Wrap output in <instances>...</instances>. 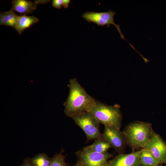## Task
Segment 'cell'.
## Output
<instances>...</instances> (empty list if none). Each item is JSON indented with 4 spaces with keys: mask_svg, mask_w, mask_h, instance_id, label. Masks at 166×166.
Wrapping results in <instances>:
<instances>
[{
    "mask_svg": "<svg viewBox=\"0 0 166 166\" xmlns=\"http://www.w3.org/2000/svg\"><path fill=\"white\" fill-rule=\"evenodd\" d=\"M69 93L64 102L65 114L71 118L75 115L88 112L96 100L89 94L75 78L69 79Z\"/></svg>",
    "mask_w": 166,
    "mask_h": 166,
    "instance_id": "obj_1",
    "label": "cell"
},
{
    "mask_svg": "<svg viewBox=\"0 0 166 166\" xmlns=\"http://www.w3.org/2000/svg\"><path fill=\"white\" fill-rule=\"evenodd\" d=\"M153 132L150 123L136 121L127 125L122 132L126 139L127 145L133 152H135L144 148Z\"/></svg>",
    "mask_w": 166,
    "mask_h": 166,
    "instance_id": "obj_2",
    "label": "cell"
},
{
    "mask_svg": "<svg viewBox=\"0 0 166 166\" xmlns=\"http://www.w3.org/2000/svg\"><path fill=\"white\" fill-rule=\"evenodd\" d=\"M120 109V106L118 104L108 105L96 100L88 112L105 126L120 129L122 119Z\"/></svg>",
    "mask_w": 166,
    "mask_h": 166,
    "instance_id": "obj_3",
    "label": "cell"
},
{
    "mask_svg": "<svg viewBox=\"0 0 166 166\" xmlns=\"http://www.w3.org/2000/svg\"><path fill=\"white\" fill-rule=\"evenodd\" d=\"M71 118L85 134L87 142L102 138L100 131V123L90 113L83 112L75 115Z\"/></svg>",
    "mask_w": 166,
    "mask_h": 166,
    "instance_id": "obj_4",
    "label": "cell"
},
{
    "mask_svg": "<svg viewBox=\"0 0 166 166\" xmlns=\"http://www.w3.org/2000/svg\"><path fill=\"white\" fill-rule=\"evenodd\" d=\"M77 162L83 166H101L108 163V160L113 154L109 153H100L87 148L85 147L75 153Z\"/></svg>",
    "mask_w": 166,
    "mask_h": 166,
    "instance_id": "obj_5",
    "label": "cell"
},
{
    "mask_svg": "<svg viewBox=\"0 0 166 166\" xmlns=\"http://www.w3.org/2000/svg\"><path fill=\"white\" fill-rule=\"evenodd\" d=\"M116 13L112 10H109L107 12H97L93 11H87L83 13L82 17L86 21L89 22H93L100 26L107 25L110 26V25L114 26L122 39L125 40L132 48L134 47L125 39L121 32L120 26L116 24L114 19V17Z\"/></svg>",
    "mask_w": 166,
    "mask_h": 166,
    "instance_id": "obj_6",
    "label": "cell"
},
{
    "mask_svg": "<svg viewBox=\"0 0 166 166\" xmlns=\"http://www.w3.org/2000/svg\"><path fill=\"white\" fill-rule=\"evenodd\" d=\"M103 139L108 142L119 154H124L127 145L126 139L122 132L115 128L105 126Z\"/></svg>",
    "mask_w": 166,
    "mask_h": 166,
    "instance_id": "obj_7",
    "label": "cell"
},
{
    "mask_svg": "<svg viewBox=\"0 0 166 166\" xmlns=\"http://www.w3.org/2000/svg\"><path fill=\"white\" fill-rule=\"evenodd\" d=\"M144 148L151 153L159 165L166 163V142L158 133L153 132Z\"/></svg>",
    "mask_w": 166,
    "mask_h": 166,
    "instance_id": "obj_8",
    "label": "cell"
},
{
    "mask_svg": "<svg viewBox=\"0 0 166 166\" xmlns=\"http://www.w3.org/2000/svg\"><path fill=\"white\" fill-rule=\"evenodd\" d=\"M141 150L127 154H119L108 161L109 166H140Z\"/></svg>",
    "mask_w": 166,
    "mask_h": 166,
    "instance_id": "obj_9",
    "label": "cell"
},
{
    "mask_svg": "<svg viewBox=\"0 0 166 166\" xmlns=\"http://www.w3.org/2000/svg\"><path fill=\"white\" fill-rule=\"evenodd\" d=\"M48 1L47 0H36L32 2L26 0H13L11 2L12 6L10 10H14L21 14H30L36 10L38 4H43L48 2Z\"/></svg>",
    "mask_w": 166,
    "mask_h": 166,
    "instance_id": "obj_10",
    "label": "cell"
},
{
    "mask_svg": "<svg viewBox=\"0 0 166 166\" xmlns=\"http://www.w3.org/2000/svg\"><path fill=\"white\" fill-rule=\"evenodd\" d=\"M39 21V19L34 16H29L26 14L18 16L15 29L21 34L25 30Z\"/></svg>",
    "mask_w": 166,
    "mask_h": 166,
    "instance_id": "obj_11",
    "label": "cell"
},
{
    "mask_svg": "<svg viewBox=\"0 0 166 166\" xmlns=\"http://www.w3.org/2000/svg\"><path fill=\"white\" fill-rule=\"evenodd\" d=\"M18 16L13 11L10 10L1 13L0 25L10 26L15 29Z\"/></svg>",
    "mask_w": 166,
    "mask_h": 166,
    "instance_id": "obj_12",
    "label": "cell"
},
{
    "mask_svg": "<svg viewBox=\"0 0 166 166\" xmlns=\"http://www.w3.org/2000/svg\"><path fill=\"white\" fill-rule=\"evenodd\" d=\"M92 151L100 153H105L112 148L111 145L103 138L95 140L94 142L91 145L85 147Z\"/></svg>",
    "mask_w": 166,
    "mask_h": 166,
    "instance_id": "obj_13",
    "label": "cell"
},
{
    "mask_svg": "<svg viewBox=\"0 0 166 166\" xmlns=\"http://www.w3.org/2000/svg\"><path fill=\"white\" fill-rule=\"evenodd\" d=\"M140 160V165L157 166L159 165L151 153L144 148L141 150Z\"/></svg>",
    "mask_w": 166,
    "mask_h": 166,
    "instance_id": "obj_14",
    "label": "cell"
},
{
    "mask_svg": "<svg viewBox=\"0 0 166 166\" xmlns=\"http://www.w3.org/2000/svg\"><path fill=\"white\" fill-rule=\"evenodd\" d=\"M29 159L34 166H49L51 160L45 153L39 154Z\"/></svg>",
    "mask_w": 166,
    "mask_h": 166,
    "instance_id": "obj_15",
    "label": "cell"
},
{
    "mask_svg": "<svg viewBox=\"0 0 166 166\" xmlns=\"http://www.w3.org/2000/svg\"><path fill=\"white\" fill-rule=\"evenodd\" d=\"M65 156L62 154V152L53 156L51 158L49 166H68V164L66 163Z\"/></svg>",
    "mask_w": 166,
    "mask_h": 166,
    "instance_id": "obj_16",
    "label": "cell"
},
{
    "mask_svg": "<svg viewBox=\"0 0 166 166\" xmlns=\"http://www.w3.org/2000/svg\"><path fill=\"white\" fill-rule=\"evenodd\" d=\"M52 6L55 8L60 9L63 6V0H53L52 1Z\"/></svg>",
    "mask_w": 166,
    "mask_h": 166,
    "instance_id": "obj_17",
    "label": "cell"
},
{
    "mask_svg": "<svg viewBox=\"0 0 166 166\" xmlns=\"http://www.w3.org/2000/svg\"><path fill=\"white\" fill-rule=\"evenodd\" d=\"M20 166H34L29 160V158L24 160Z\"/></svg>",
    "mask_w": 166,
    "mask_h": 166,
    "instance_id": "obj_18",
    "label": "cell"
},
{
    "mask_svg": "<svg viewBox=\"0 0 166 166\" xmlns=\"http://www.w3.org/2000/svg\"><path fill=\"white\" fill-rule=\"evenodd\" d=\"M70 2V1L69 0H63V6L65 8H68L69 6Z\"/></svg>",
    "mask_w": 166,
    "mask_h": 166,
    "instance_id": "obj_19",
    "label": "cell"
},
{
    "mask_svg": "<svg viewBox=\"0 0 166 166\" xmlns=\"http://www.w3.org/2000/svg\"><path fill=\"white\" fill-rule=\"evenodd\" d=\"M73 166H83L80 163H79L77 162V163Z\"/></svg>",
    "mask_w": 166,
    "mask_h": 166,
    "instance_id": "obj_20",
    "label": "cell"
},
{
    "mask_svg": "<svg viewBox=\"0 0 166 166\" xmlns=\"http://www.w3.org/2000/svg\"><path fill=\"white\" fill-rule=\"evenodd\" d=\"M101 166H109L108 163L107 164L102 165Z\"/></svg>",
    "mask_w": 166,
    "mask_h": 166,
    "instance_id": "obj_21",
    "label": "cell"
},
{
    "mask_svg": "<svg viewBox=\"0 0 166 166\" xmlns=\"http://www.w3.org/2000/svg\"><path fill=\"white\" fill-rule=\"evenodd\" d=\"M140 166H144L140 165ZM157 166H163L162 165V164H160Z\"/></svg>",
    "mask_w": 166,
    "mask_h": 166,
    "instance_id": "obj_22",
    "label": "cell"
}]
</instances>
